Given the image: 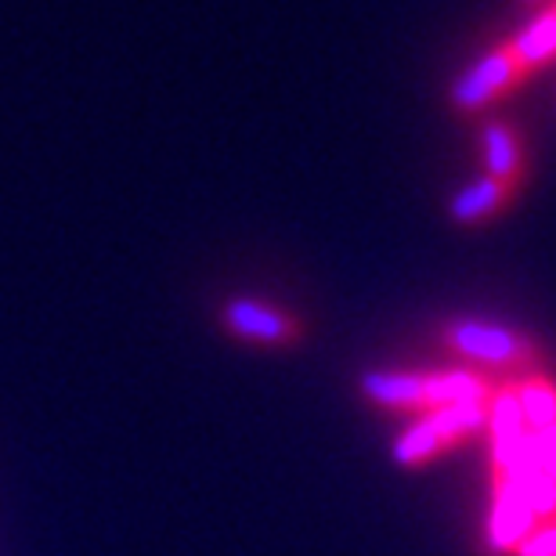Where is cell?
Returning <instances> with one entry per match:
<instances>
[{
    "mask_svg": "<svg viewBox=\"0 0 556 556\" xmlns=\"http://www.w3.org/2000/svg\"><path fill=\"white\" fill-rule=\"evenodd\" d=\"M220 321H225L231 337L264 343V348H289V343L304 337V326L293 315H286V311H278L271 304H261L253 296L228 300L225 311H220Z\"/></svg>",
    "mask_w": 556,
    "mask_h": 556,
    "instance_id": "277c9868",
    "label": "cell"
},
{
    "mask_svg": "<svg viewBox=\"0 0 556 556\" xmlns=\"http://www.w3.org/2000/svg\"><path fill=\"white\" fill-rule=\"evenodd\" d=\"M362 394L387 413L427 416V372H365Z\"/></svg>",
    "mask_w": 556,
    "mask_h": 556,
    "instance_id": "8992f818",
    "label": "cell"
},
{
    "mask_svg": "<svg viewBox=\"0 0 556 556\" xmlns=\"http://www.w3.org/2000/svg\"><path fill=\"white\" fill-rule=\"evenodd\" d=\"M517 556H556V525H542L517 546Z\"/></svg>",
    "mask_w": 556,
    "mask_h": 556,
    "instance_id": "9c48e42d",
    "label": "cell"
},
{
    "mask_svg": "<svg viewBox=\"0 0 556 556\" xmlns=\"http://www.w3.org/2000/svg\"><path fill=\"white\" fill-rule=\"evenodd\" d=\"M528 76H531V70L520 62L514 43L503 40V43H495L484 59H477L470 70L452 84L448 102L459 109V113H481V109L509 98L517 87H525Z\"/></svg>",
    "mask_w": 556,
    "mask_h": 556,
    "instance_id": "3957f363",
    "label": "cell"
},
{
    "mask_svg": "<svg viewBox=\"0 0 556 556\" xmlns=\"http://www.w3.org/2000/svg\"><path fill=\"white\" fill-rule=\"evenodd\" d=\"M484 163H488V174H492V177L525 185V177H528L525 138L517 135L514 124L495 119V124L484 127Z\"/></svg>",
    "mask_w": 556,
    "mask_h": 556,
    "instance_id": "52a82bcc",
    "label": "cell"
},
{
    "mask_svg": "<svg viewBox=\"0 0 556 556\" xmlns=\"http://www.w3.org/2000/svg\"><path fill=\"white\" fill-rule=\"evenodd\" d=\"M444 348L473 365H495V369H528L539 358V348L517 329L498 326V321L459 318L448 321L441 332Z\"/></svg>",
    "mask_w": 556,
    "mask_h": 556,
    "instance_id": "6da1fadb",
    "label": "cell"
},
{
    "mask_svg": "<svg viewBox=\"0 0 556 556\" xmlns=\"http://www.w3.org/2000/svg\"><path fill=\"white\" fill-rule=\"evenodd\" d=\"M525 4H531V0H525Z\"/></svg>",
    "mask_w": 556,
    "mask_h": 556,
    "instance_id": "30bf717a",
    "label": "cell"
},
{
    "mask_svg": "<svg viewBox=\"0 0 556 556\" xmlns=\"http://www.w3.org/2000/svg\"><path fill=\"white\" fill-rule=\"evenodd\" d=\"M520 188H525V185L484 174V177H477V181H470V185L459 188V192L452 195L448 217L455 220V225H481V220L503 214V210L514 206Z\"/></svg>",
    "mask_w": 556,
    "mask_h": 556,
    "instance_id": "5b68a950",
    "label": "cell"
},
{
    "mask_svg": "<svg viewBox=\"0 0 556 556\" xmlns=\"http://www.w3.org/2000/svg\"><path fill=\"white\" fill-rule=\"evenodd\" d=\"M509 43H514V51L520 54V62H525L531 73L546 70L549 62H556V0L546 4V11H539L517 37H509Z\"/></svg>",
    "mask_w": 556,
    "mask_h": 556,
    "instance_id": "ba28073f",
    "label": "cell"
},
{
    "mask_svg": "<svg viewBox=\"0 0 556 556\" xmlns=\"http://www.w3.org/2000/svg\"><path fill=\"white\" fill-rule=\"evenodd\" d=\"M492 405V402H488ZM488 405H455L438 408L416 419L394 444V459L402 466H427L438 459L441 452L455 448L459 441L473 438L477 430L488 422Z\"/></svg>",
    "mask_w": 556,
    "mask_h": 556,
    "instance_id": "7a4b0ae2",
    "label": "cell"
}]
</instances>
